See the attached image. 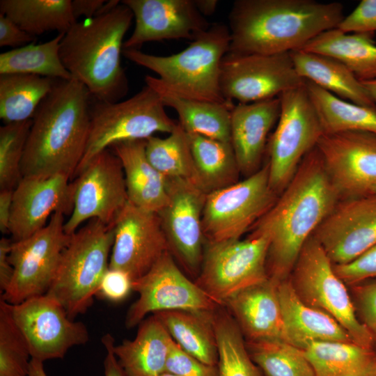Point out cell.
<instances>
[{"label":"cell","mask_w":376,"mask_h":376,"mask_svg":"<svg viewBox=\"0 0 376 376\" xmlns=\"http://www.w3.org/2000/svg\"><path fill=\"white\" fill-rule=\"evenodd\" d=\"M114 224L91 219L70 235L54 281L46 295L56 300L72 320L93 303L109 268Z\"/></svg>","instance_id":"cell-6"},{"label":"cell","mask_w":376,"mask_h":376,"mask_svg":"<svg viewBox=\"0 0 376 376\" xmlns=\"http://www.w3.org/2000/svg\"><path fill=\"white\" fill-rule=\"evenodd\" d=\"M313 235L334 265L354 260L376 244V198L340 200Z\"/></svg>","instance_id":"cell-20"},{"label":"cell","mask_w":376,"mask_h":376,"mask_svg":"<svg viewBox=\"0 0 376 376\" xmlns=\"http://www.w3.org/2000/svg\"><path fill=\"white\" fill-rule=\"evenodd\" d=\"M361 322L376 340V280L354 285Z\"/></svg>","instance_id":"cell-46"},{"label":"cell","mask_w":376,"mask_h":376,"mask_svg":"<svg viewBox=\"0 0 376 376\" xmlns=\"http://www.w3.org/2000/svg\"><path fill=\"white\" fill-rule=\"evenodd\" d=\"M290 53L237 54L228 52L221 65L220 87L228 101L251 103L279 97L302 86Z\"/></svg>","instance_id":"cell-13"},{"label":"cell","mask_w":376,"mask_h":376,"mask_svg":"<svg viewBox=\"0 0 376 376\" xmlns=\"http://www.w3.org/2000/svg\"><path fill=\"white\" fill-rule=\"evenodd\" d=\"M166 372L178 376H218L217 366L199 361L185 352L175 341L169 354Z\"/></svg>","instance_id":"cell-43"},{"label":"cell","mask_w":376,"mask_h":376,"mask_svg":"<svg viewBox=\"0 0 376 376\" xmlns=\"http://www.w3.org/2000/svg\"><path fill=\"white\" fill-rule=\"evenodd\" d=\"M297 74L337 97L376 110V104L352 71L337 59L302 49L290 52Z\"/></svg>","instance_id":"cell-28"},{"label":"cell","mask_w":376,"mask_h":376,"mask_svg":"<svg viewBox=\"0 0 376 376\" xmlns=\"http://www.w3.org/2000/svg\"><path fill=\"white\" fill-rule=\"evenodd\" d=\"M166 112L159 95L146 85L132 97L116 102L95 101L90 127L77 176L102 151L115 143L144 140L156 132L171 133L177 125Z\"/></svg>","instance_id":"cell-7"},{"label":"cell","mask_w":376,"mask_h":376,"mask_svg":"<svg viewBox=\"0 0 376 376\" xmlns=\"http://www.w3.org/2000/svg\"><path fill=\"white\" fill-rule=\"evenodd\" d=\"M106 1L104 0H74L72 1V13L77 20L80 17L85 19L97 16Z\"/></svg>","instance_id":"cell-51"},{"label":"cell","mask_w":376,"mask_h":376,"mask_svg":"<svg viewBox=\"0 0 376 376\" xmlns=\"http://www.w3.org/2000/svg\"><path fill=\"white\" fill-rule=\"evenodd\" d=\"M133 19L130 8L120 3L109 11L77 21L61 41L63 64L96 101L116 102L127 93L121 54Z\"/></svg>","instance_id":"cell-4"},{"label":"cell","mask_w":376,"mask_h":376,"mask_svg":"<svg viewBox=\"0 0 376 376\" xmlns=\"http://www.w3.org/2000/svg\"><path fill=\"white\" fill-rule=\"evenodd\" d=\"M0 10L35 37L49 31L65 33L77 21L71 0H1Z\"/></svg>","instance_id":"cell-34"},{"label":"cell","mask_w":376,"mask_h":376,"mask_svg":"<svg viewBox=\"0 0 376 376\" xmlns=\"http://www.w3.org/2000/svg\"><path fill=\"white\" fill-rule=\"evenodd\" d=\"M173 340L152 314L139 324L133 340L114 345L118 361L127 376H158L166 364Z\"/></svg>","instance_id":"cell-27"},{"label":"cell","mask_w":376,"mask_h":376,"mask_svg":"<svg viewBox=\"0 0 376 376\" xmlns=\"http://www.w3.org/2000/svg\"><path fill=\"white\" fill-rule=\"evenodd\" d=\"M29 376H47L43 367V362L31 359L29 363Z\"/></svg>","instance_id":"cell-54"},{"label":"cell","mask_w":376,"mask_h":376,"mask_svg":"<svg viewBox=\"0 0 376 376\" xmlns=\"http://www.w3.org/2000/svg\"><path fill=\"white\" fill-rule=\"evenodd\" d=\"M269 245L267 235L253 232L244 239L205 241L201 270L194 282L224 306L233 295L269 278Z\"/></svg>","instance_id":"cell-9"},{"label":"cell","mask_w":376,"mask_h":376,"mask_svg":"<svg viewBox=\"0 0 376 376\" xmlns=\"http://www.w3.org/2000/svg\"><path fill=\"white\" fill-rule=\"evenodd\" d=\"M13 194L11 189L0 191V230L3 234L9 233Z\"/></svg>","instance_id":"cell-52"},{"label":"cell","mask_w":376,"mask_h":376,"mask_svg":"<svg viewBox=\"0 0 376 376\" xmlns=\"http://www.w3.org/2000/svg\"><path fill=\"white\" fill-rule=\"evenodd\" d=\"M336 29L346 33L376 31V0H362L354 10L344 17Z\"/></svg>","instance_id":"cell-45"},{"label":"cell","mask_w":376,"mask_h":376,"mask_svg":"<svg viewBox=\"0 0 376 376\" xmlns=\"http://www.w3.org/2000/svg\"><path fill=\"white\" fill-rule=\"evenodd\" d=\"M284 341L301 350L314 342H354L332 317L302 301L288 279L278 284Z\"/></svg>","instance_id":"cell-25"},{"label":"cell","mask_w":376,"mask_h":376,"mask_svg":"<svg viewBox=\"0 0 376 376\" xmlns=\"http://www.w3.org/2000/svg\"><path fill=\"white\" fill-rule=\"evenodd\" d=\"M218 349V376H264L252 360L244 336L224 306L214 313Z\"/></svg>","instance_id":"cell-38"},{"label":"cell","mask_w":376,"mask_h":376,"mask_svg":"<svg viewBox=\"0 0 376 376\" xmlns=\"http://www.w3.org/2000/svg\"><path fill=\"white\" fill-rule=\"evenodd\" d=\"M13 241L3 237L0 240V292L2 295L9 286L14 269L9 260Z\"/></svg>","instance_id":"cell-49"},{"label":"cell","mask_w":376,"mask_h":376,"mask_svg":"<svg viewBox=\"0 0 376 376\" xmlns=\"http://www.w3.org/2000/svg\"><path fill=\"white\" fill-rule=\"evenodd\" d=\"M31 359L28 343L15 322L12 304L0 299V376L29 375Z\"/></svg>","instance_id":"cell-41"},{"label":"cell","mask_w":376,"mask_h":376,"mask_svg":"<svg viewBox=\"0 0 376 376\" xmlns=\"http://www.w3.org/2000/svg\"><path fill=\"white\" fill-rule=\"evenodd\" d=\"M228 26L214 23L199 33L184 50L171 56H157L139 49H123V55L159 77L146 76V85L178 97L223 102L220 87L221 65L228 52Z\"/></svg>","instance_id":"cell-5"},{"label":"cell","mask_w":376,"mask_h":376,"mask_svg":"<svg viewBox=\"0 0 376 376\" xmlns=\"http://www.w3.org/2000/svg\"><path fill=\"white\" fill-rule=\"evenodd\" d=\"M246 345L264 376H315L304 351L283 340H246Z\"/></svg>","instance_id":"cell-40"},{"label":"cell","mask_w":376,"mask_h":376,"mask_svg":"<svg viewBox=\"0 0 376 376\" xmlns=\"http://www.w3.org/2000/svg\"><path fill=\"white\" fill-rule=\"evenodd\" d=\"M91 97L86 86L74 79L55 80L32 118L22 177L75 176L88 140Z\"/></svg>","instance_id":"cell-3"},{"label":"cell","mask_w":376,"mask_h":376,"mask_svg":"<svg viewBox=\"0 0 376 376\" xmlns=\"http://www.w3.org/2000/svg\"><path fill=\"white\" fill-rule=\"evenodd\" d=\"M169 200L157 214L169 251L182 270L196 280L205 246L202 216L207 194L190 181L166 179Z\"/></svg>","instance_id":"cell-15"},{"label":"cell","mask_w":376,"mask_h":376,"mask_svg":"<svg viewBox=\"0 0 376 376\" xmlns=\"http://www.w3.org/2000/svg\"><path fill=\"white\" fill-rule=\"evenodd\" d=\"M54 79L29 74L0 75V118L5 124L32 119Z\"/></svg>","instance_id":"cell-36"},{"label":"cell","mask_w":376,"mask_h":376,"mask_svg":"<svg viewBox=\"0 0 376 376\" xmlns=\"http://www.w3.org/2000/svg\"><path fill=\"white\" fill-rule=\"evenodd\" d=\"M69 180L64 175L22 177L13 194L9 233L13 242L41 230L54 212H72L74 189Z\"/></svg>","instance_id":"cell-22"},{"label":"cell","mask_w":376,"mask_h":376,"mask_svg":"<svg viewBox=\"0 0 376 376\" xmlns=\"http://www.w3.org/2000/svg\"><path fill=\"white\" fill-rule=\"evenodd\" d=\"M290 276L302 301L332 317L355 343L373 349L374 338L357 318L345 283L336 274L333 263L313 235L302 247Z\"/></svg>","instance_id":"cell-8"},{"label":"cell","mask_w":376,"mask_h":376,"mask_svg":"<svg viewBox=\"0 0 376 376\" xmlns=\"http://www.w3.org/2000/svg\"><path fill=\"white\" fill-rule=\"evenodd\" d=\"M25 376H29V375H25Z\"/></svg>","instance_id":"cell-59"},{"label":"cell","mask_w":376,"mask_h":376,"mask_svg":"<svg viewBox=\"0 0 376 376\" xmlns=\"http://www.w3.org/2000/svg\"><path fill=\"white\" fill-rule=\"evenodd\" d=\"M305 86L323 134L346 131L376 133V110L344 100L312 81Z\"/></svg>","instance_id":"cell-35"},{"label":"cell","mask_w":376,"mask_h":376,"mask_svg":"<svg viewBox=\"0 0 376 376\" xmlns=\"http://www.w3.org/2000/svg\"><path fill=\"white\" fill-rule=\"evenodd\" d=\"M374 33H346L338 29L324 31L301 49L328 56L346 65L361 81L376 79Z\"/></svg>","instance_id":"cell-30"},{"label":"cell","mask_w":376,"mask_h":376,"mask_svg":"<svg viewBox=\"0 0 376 376\" xmlns=\"http://www.w3.org/2000/svg\"><path fill=\"white\" fill-rule=\"evenodd\" d=\"M155 91L165 107L177 112L178 123L187 134L230 143V117L235 106L232 101L214 102L185 99L163 91Z\"/></svg>","instance_id":"cell-31"},{"label":"cell","mask_w":376,"mask_h":376,"mask_svg":"<svg viewBox=\"0 0 376 376\" xmlns=\"http://www.w3.org/2000/svg\"><path fill=\"white\" fill-rule=\"evenodd\" d=\"M111 148L121 162L129 202L157 213L169 200L166 182L148 159L146 139L119 142Z\"/></svg>","instance_id":"cell-26"},{"label":"cell","mask_w":376,"mask_h":376,"mask_svg":"<svg viewBox=\"0 0 376 376\" xmlns=\"http://www.w3.org/2000/svg\"><path fill=\"white\" fill-rule=\"evenodd\" d=\"M65 33L44 43H30L0 54V75L29 74L54 79H71L60 56V43Z\"/></svg>","instance_id":"cell-37"},{"label":"cell","mask_w":376,"mask_h":376,"mask_svg":"<svg viewBox=\"0 0 376 376\" xmlns=\"http://www.w3.org/2000/svg\"><path fill=\"white\" fill-rule=\"evenodd\" d=\"M278 196L270 186L267 162L244 180L207 194L202 216L205 241L242 238L271 208Z\"/></svg>","instance_id":"cell-11"},{"label":"cell","mask_w":376,"mask_h":376,"mask_svg":"<svg viewBox=\"0 0 376 376\" xmlns=\"http://www.w3.org/2000/svg\"><path fill=\"white\" fill-rule=\"evenodd\" d=\"M281 113L269 138L267 151L269 183L279 195L304 157L313 149L323 131L305 82L279 95Z\"/></svg>","instance_id":"cell-10"},{"label":"cell","mask_w":376,"mask_h":376,"mask_svg":"<svg viewBox=\"0 0 376 376\" xmlns=\"http://www.w3.org/2000/svg\"><path fill=\"white\" fill-rule=\"evenodd\" d=\"M339 201L315 146L249 231L269 238V278L278 283L289 278L304 244Z\"/></svg>","instance_id":"cell-1"},{"label":"cell","mask_w":376,"mask_h":376,"mask_svg":"<svg viewBox=\"0 0 376 376\" xmlns=\"http://www.w3.org/2000/svg\"><path fill=\"white\" fill-rule=\"evenodd\" d=\"M368 93L376 104V79L361 81Z\"/></svg>","instance_id":"cell-55"},{"label":"cell","mask_w":376,"mask_h":376,"mask_svg":"<svg viewBox=\"0 0 376 376\" xmlns=\"http://www.w3.org/2000/svg\"><path fill=\"white\" fill-rule=\"evenodd\" d=\"M303 350L315 376H370L376 366L373 349L354 342H314Z\"/></svg>","instance_id":"cell-33"},{"label":"cell","mask_w":376,"mask_h":376,"mask_svg":"<svg viewBox=\"0 0 376 376\" xmlns=\"http://www.w3.org/2000/svg\"><path fill=\"white\" fill-rule=\"evenodd\" d=\"M114 242L109 269L136 280L169 251L158 214L128 201L114 222Z\"/></svg>","instance_id":"cell-19"},{"label":"cell","mask_w":376,"mask_h":376,"mask_svg":"<svg viewBox=\"0 0 376 376\" xmlns=\"http://www.w3.org/2000/svg\"><path fill=\"white\" fill-rule=\"evenodd\" d=\"M32 119L0 127V189L13 190L22 178L21 164Z\"/></svg>","instance_id":"cell-42"},{"label":"cell","mask_w":376,"mask_h":376,"mask_svg":"<svg viewBox=\"0 0 376 376\" xmlns=\"http://www.w3.org/2000/svg\"><path fill=\"white\" fill-rule=\"evenodd\" d=\"M194 3L198 11L204 17L213 15L218 5L217 0H194Z\"/></svg>","instance_id":"cell-53"},{"label":"cell","mask_w":376,"mask_h":376,"mask_svg":"<svg viewBox=\"0 0 376 376\" xmlns=\"http://www.w3.org/2000/svg\"><path fill=\"white\" fill-rule=\"evenodd\" d=\"M334 268L343 281L349 285H354L376 278V244L354 260L334 265Z\"/></svg>","instance_id":"cell-44"},{"label":"cell","mask_w":376,"mask_h":376,"mask_svg":"<svg viewBox=\"0 0 376 376\" xmlns=\"http://www.w3.org/2000/svg\"><path fill=\"white\" fill-rule=\"evenodd\" d=\"M370 196H372L376 198V184H375L370 191Z\"/></svg>","instance_id":"cell-56"},{"label":"cell","mask_w":376,"mask_h":376,"mask_svg":"<svg viewBox=\"0 0 376 376\" xmlns=\"http://www.w3.org/2000/svg\"><path fill=\"white\" fill-rule=\"evenodd\" d=\"M344 18L338 2L237 0L229 13L228 52L275 54L301 49Z\"/></svg>","instance_id":"cell-2"},{"label":"cell","mask_w":376,"mask_h":376,"mask_svg":"<svg viewBox=\"0 0 376 376\" xmlns=\"http://www.w3.org/2000/svg\"><path fill=\"white\" fill-rule=\"evenodd\" d=\"M102 342L106 350L104 361V376H127L114 354L113 337L110 334H107L102 337Z\"/></svg>","instance_id":"cell-50"},{"label":"cell","mask_w":376,"mask_h":376,"mask_svg":"<svg viewBox=\"0 0 376 376\" xmlns=\"http://www.w3.org/2000/svg\"><path fill=\"white\" fill-rule=\"evenodd\" d=\"M281 113L280 97L235 104L230 117V143L240 174L248 177L262 166L268 136Z\"/></svg>","instance_id":"cell-23"},{"label":"cell","mask_w":376,"mask_h":376,"mask_svg":"<svg viewBox=\"0 0 376 376\" xmlns=\"http://www.w3.org/2000/svg\"><path fill=\"white\" fill-rule=\"evenodd\" d=\"M316 148L340 200L370 196L376 184V133L322 134Z\"/></svg>","instance_id":"cell-17"},{"label":"cell","mask_w":376,"mask_h":376,"mask_svg":"<svg viewBox=\"0 0 376 376\" xmlns=\"http://www.w3.org/2000/svg\"><path fill=\"white\" fill-rule=\"evenodd\" d=\"M64 214L63 211L54 212L41 230L26 239L13 241L9 260L13 276L1 295L6 302L16 305L48 292L70 238L64 230Z\"/></svg>","instance_id":"cell-12"},{"label":"cell","mask_w":376,"mask_h":376,"mask_svg":"<svg viewBox=\"0 0 376 376\" xmlns=\"http://www.w3.org/2000/svg\"><path fill=\"white\" fill-rule=\"evenodd\" d=\"M214 311L173 310L153 315L185 352L206 364L217 366Z\"/></svg>","instance_id":"cell-29"},{"label":"cell","mask_w":376,"mask_h":376,"mask_svg":"<svg viewBox=\"0 0 376 376\" xmlns=\"http://www.w3.org/2000/svg\"><path fill=\"white\" fill-rule=\"evenodd\" d=\"M72 184L73 208L64 224L68 235L91 219L114 224L129 201L121 162L109 148L94 157Z\"/></svg>","instance_id":"cell-16"},{"label":"cell","mask_w":376,"mask_h":376,"mask_svg":"<svg viewBox=\"0 0 376 376\" xmlns=\"http://www.w3.org/2000/svg\"><path fill=\"white\" fill-rule=\"evenodd\" d=\"M279 283L268 278L237 292L224 304L247 340H284Z\"/></svg>","instance_id":"cell-24"},{"label":"cell","mask_w":376,"mask_h":376,"mask_svg":"<svg viewBox=\"0 0 376 376\" xmlns=\"http://www.w3.org/2000/svg\"><path fill=\"white\" fill-rule=\"evenodd\" d=\"M132 279L126 273L109 269L104 275L97 295L113 302L124 300L132 290Z\"/></svg>","instance_id":"cell-47"},{"label":"cell","mask_w":376,"mask_h":376,"mask_svg":"<svg viewBox=\"0 0 376 376\" xmlns=\"http://www.w3.org/2000/svg\"><path fill=\"white\" fill-rule=\"evenodd\" d=\"M146 153L150 163L166 179H183L197 186L189 136L178 122L167 137L153 135L146 139Z\"/></svg>","instance_id":"cell-39"},{"label":"cell","mask_w":376,"mask_h":376,"mask_svg":"<svg viewBox=\"0 0 376 376\" xmlns=\"http://www.w3.org/2000/svg\"><path fill=\"white\" fill-rule=\"evenodd\" d=\"M158 376H178V375H175L174 374H172V373H170L169 372H164L162 374H160Z\"/></svg>","instance_id":"cell-57"},{"label":"cell","mask_w":376,"mask_h":376,"mask_svg":"<svg viewBox=\"0 0 376 376\" xmlns=\"http://www.w3.org/2000/svg\"><path fill=\"white\" fill-rule=\"evenodd\" d=\"M36 39L6 15L0 13V47L14 49L30 44Z\"/></svg>","instance_id":"cell-48"},{"label":"cell","mask_w":376,"mask_h":376,"mask_svg":"<svg viewBox=\"0 0 376 376\" xmlns=\"http://www.w3.org/2000/svg\"><path fill=\"white\" fill-rule=\"evenodd\" d=\"M132 290L139 297L127 312L125 324L127 329L139 324L150 313L214 311L221 306L182 270L169 251L146 274L133 281Z\"/></svg>","instance_id":"cell-14"},{"label":"cell","mask_w":376,"mask_h":376,"mask_svg":"<svg viewBox=\"0 0 376 376\" xmlns=\"http://www.w3.org/2000/svg\"><path fill=\"white\" fill-rule=\"evenodd\" d=\"M135 19L123 49H139L148 42L170 39L193 40L210 26L194 0H123Z\"/></svg>","instance_id":"cell-21"},{"label":"cell","mask_w":376,"mask_h":376,"mask_svg":"<svg viewBox=\"0 0 376 376\" xmlns=\"http://www.w3.org/2000/svg\"><path fill=\"white\" fill-rule=\"evenodd\" d=\"M12 313L26 339L31 359L44 362L63 358L70 348L89 339L86 325L70 319L61 304L47 295L12 305Z\"/></svg>","instance_id":"cell-18"},{"label":"cell","mask_w":376,"mask_h":376,"mask_svg":"<svg viewBox=\"0 0 376 376\" xmlns=\"http://www.w3.org/2000/svg\"><path fill=\"white\" fill-rule=\"evenodd\" d=\"M197 186L205 194L239 181L240 172L231 143L187 134Z\"/></svg>","instance_id":"cell-32"},{"label":"cell","mask_w":376,"mask_h":376,"mask_svg":"<svg viewBox=\"0 0 376 376\" xmlns=\"http://www.w3.org/2000/svg\"><path fill=\"white\" fill-rule=\"evenodd\" d=\"M370 376H376V366Z\"/></svg>","instance_id":"cell-58"}]
</instances>
